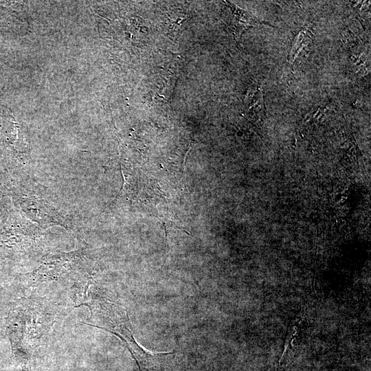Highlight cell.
<instances>
[{
  "instance_id": "6da1fadb",
  "label": "cell",
  "mask_w": 371,
  "mask_h": 371,
  "mask_svg": "<svg viewBox=\"0 0 371 371\" xmlns=\"http://www.w3.org/2000/svg\"><path fill=\"white\" fill-rule=\"evenodd\" d=\"M13 192L21 214L40 228L59 225L68 228L70 222L52 194L32 179H23Z\"/></svg>"
},
{
  "instance_id": "7a4b0ae2",
  "label": "cell",
  "mask_w": 371,
  "mask_h": 371,
  "mask_svg": "<svg viewBox=\"0 0 371 371\" xmlns=\"http://www.w3.org/2000/svg\"><path fill=\"white\" fill-rule=\"evenodd\" d=\"M41 229L17 209L10 210L0 227V257H12L30 248L41 238Z\"/></svg>"
},
{
  "instance_id": "3957f363",
  "label": "cell",
  "mask_w": 371,
  "mask_h": 371,
  "mask_svg": "<svg viewBox=\"0 0 371 371\" xmlns=\"http://www.w3.org/2000/svg\"><path fill=\"white\" fill-rule=\"evenodd\" d=\"M131 325L121 327L117 335L126 344L139 371H179L175 352H151L135 339Z\"/></svg>"
},
{
  "instance_id": "277c9868",
  "label": "cell",
  "mask_w": 371,
  "mask_h": 371,
  "mask_svg": "<svg viewBox=\"0 0 371 371\" xmlns=\"http://www.w3.org/2000/svg\"><path fill=\"white\" fill-rule=\"evenodd\" d=\"M234 15V24L236 30V35L240 36L243 31L255 25L264 24L273 27L269 23L261 21L251 13L245 11L232 2L225 1Z\"/></svg>"
},
{
  "instance_id": "5b68a950",
  "label": "cell",
  "mask_w": 371,
  "mask_h": 371,
  "mask_svg": "<svg viewBox=\"0 0 371 371\" xmlns=\"http://www.w3.org/2000/svg\"><path fill=\"white\" fill-rule=\"evenodd\" d=\"M246 111L253 117L258 120L265 115V104L263 91L261 87H256L249 90L245 99Z\"/></svg>"
},
{
  "instance_id": "8992f818",
  "label": "cell",
  "mask_w": 371,
  "mask_h": 371,
  "mask_svg": "<svg viewBox=\"0 0 371 371\" xmlns=\"http://www.w3.org/2000/svg\"><path fill=\"white\" fill-rule=\"evenodd\" d=\"M308 31H302L295 38V42L291 51V61L293 63L300 51L307 46L311 41V37L308 34Z\"/></svg>"
},
{
  "instance_id": "52a82bcc",
  "label": "cell",
  "mask_w": 371,
  "mask_h": 371,
  "mask_svg": "<svg viewBox=\"0 0 371 371\" xmlns=\"http://www.w3.org/2000/svg\"><path fill=\"white\" fill-rule=\"evenodd\" d=\"M9 203L7 201V197L0 190V218L3 216H6L10 212Z\"/></svg>"
}]
</instances>
